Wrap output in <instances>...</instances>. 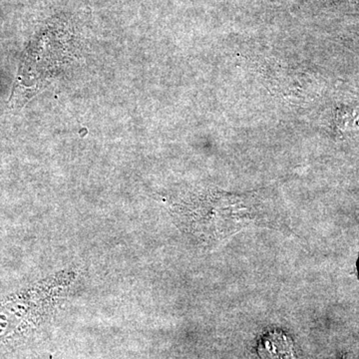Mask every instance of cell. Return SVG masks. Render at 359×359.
I'll use <instances>...</instances> for the list:
<instances>
[{
  "mask_svg": "<svg viewBox=\"0 0 359 359\" xmlns=\"http://www.w3.org/2000/svg\"><path fill=\"white\" fill-rule=\"evenodd\" d=\"M201 212L194 224L203 242L211 248L224 245L245 229H280V223L262 211L254 203L233 197L216 198Z\"/></svg>",
  "mask_w": 359,
  "mask_h": 359,
  "instance_id": "6da1fadb",
  "label": "cell"
},
{
  "mask_svg": "<svg viewBox=\"0 0 359 359\" xmlns=\"http://www.w3.org/2000/svg\"><path fill=\"white\" fill-rule=\"evenodd\" d=\"M259 354L263 359H295L292 340L280 332H269L262 337Z\"/></svg>",
  "mask_w": 359,
  "mask_h": 359,
  "instance_id": "7a4b0ae2",
  "label": "cell"
},
{
  "mask_svg": "<svg viewBox=\"0 0 359 359\" xmlns=\"http://www.w3.org/2000/svg\"><path fill=\"white\" fill-rule=\"evenodd\" d=\"M342 359H351V358H347V356H344V358Z\"/></svg>",
  "mask_w": 359,
  "mask_h": 359,
  "instance_id": "3957f363",
  "label": "cell"
}]
</instances>
